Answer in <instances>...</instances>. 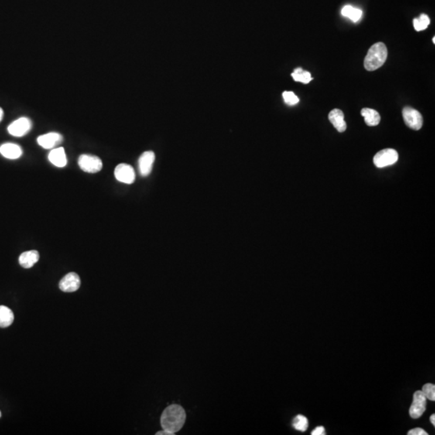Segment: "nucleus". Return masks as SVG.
<instances>
[{
  "label": "nucleus",
  "mask_w": 435,
  "mask_h": 435,
  "mask_svg": "<svg viewBox=\"0 0 435 435\" xmlns=\"http://www.w3.org/2000/svg\"><path fill=\"white\" fill-rule=\"evenodd\" d=\"M186 419V411L181 405H169L162 413L161 425L164 430L173 435L183 427Z\"/></svg>",
  "instance_id": "obj_1"
},
{
  "label": "nucleus",
  "mask_w": 435,
  "mask_h": 435,
  "mask_svg": "<svg viewBox=\"0 0 435 435\" xmlns=\"http://www.w3.org/2000/svg\"><path fill=\"white\" fill-rule=\"evenodd\" d=\"M388 57V49L383 42L374 44L364 59V68L368 71H374L385 64Z\"/></svg>",
  "instance_id": "obj_2"
},
{
  "label": "nucleus",
  "mask_w": 435,
  "mask_h": 435,
  "mask_svg": "<svg viewBox=\"0 0 435 435\" xmlns=\"http://www.w3.org/2000/svg\"><path fill=\"white\" fill-rule=\"evenodd\" d=\"M78 165L86 173H96L103 169V162L98 156L83 154L78 158Z\"/></svg>",
  "instance_id": "obj_3"
},
{
  "label": "nucleus",
  "mask_w": 435,
  "mask_h": 435,
  "mask_svg": "<svg viewBox=\"0 0 435 435\" xmlns=\"http://www.w3.org/2000/svg\"><path fill=\"white\" fill-rule=\"evenodd\" d=\"M398 160V152L392 148H387L375 154L373 158V163L377 168H385L396 163Z\"/></svg>",
  "instance_id": "obj_4"
},
{
  "label": "nucleus",
  "mask_w": 435,
  "mask_h": 435,
  "mask_svg": "<svg viewBox=\"0 0 435 435\" xmlns=\"http://www.w3.org/2000/svg\"><path fill=\"white\" fill-rule=\"evenodd\" d=\"M405 124L413 130H420L423 124V118L419 111L412 107H405L402 111Z\"/></svg>",
  "instance_id": "obj_5"
},
{
  "label": "nucleus",
  "mask_w": 435,
  "mask_h": 435,
  "mask_svg": "<svg viewBox=\"0 0 435 435\" xmlns=\"http://www.w3.org/2000/svg\"><path fill=\"white\" fill-rule=\"evenodd\" d=\"M426 409V398L422 391H417L413 394V403L409 409V415L413 419H419Z\"/></svg>",
  "instance_id": "obj_6"
},
{
  "label": "nucleus",
  "mask_w": 435,
  "mask_h": 435,
  "mask_svg": "<svg viewBox=\"0 0 435 435\" xmlns=\"http://www.w3.org/2000/svg\"><path fill=\"white\" fill-rule=\"evenodd\" d=\"M32 121L26 117L18 118L8 126V131L11 135L16 137L24 136L30 131Z\"/></svg>",
  "instance_id": "obj_7"
},
{
  "label": "nucleus",
  "mask_w": 435,
  "mask_h": 435,
  "mask_svg": "<svg viewBox=\"0 0 435 435\" xmlns=\"http://www.w3.org/2000/svg\"><path fill=\"white\" fill-rule=\"evenodd\" d=\"M114 176L118 182L125 184H132L135 179V171L128 164H120L114 169Z\"/></svg>",
  "instance_id": "obj_8"
},
{
  "label": "nucleus",
  "mask_w": 435,
  "mask_h": 435,
  "mask_svg": "<svg viewBox=\"0 0 435 435\" xmlns=\"http://www.w3.org/2000/svg\"><path fill=\"white\" fill-rule=\"evenodd\" d=\"M81 286V279L76 272H70L66 274L64 278L61 280L59 288L61 290L66 293L75 292Z\"/></svg>",
  "instance_id": "obj_9"
},
{
  "label": "nucleus",
  "mask_w": 435,
  "mask_h": 435,
  "mask_svg": "<svg viewBox=\"0 0 435 435\" xmlns=\"http://www.w3.org/2000/svg\"><path fill=\"white\" fill-rule=\"evenodd\" d=\"M155 162V153L152 151H147L140 156L138 166L140 174L142 176H147L152 172V165Z\"/></svg>",
  "instance_id": "obj_10"
},
{
  "label": "nucleus",
  "mask_w": 435,
  "mask_h": 435,
  "mask_svg": "<svg viewBox=\"0 0 435 435\" xmlns=\"http://www.w3.org/2000/svg\"><path fill=\"white\" fill-rule=\"evenodd\" d=\"M63 141V137L61 134L56 132H50L39 135L37 138L38 145L45 149H52L55 147L61 145Z\"/></svg>",
  "instance_id": "obj_11"
},
{
  "label": "nucleus",
  "mask_w": 435,
  "mask_h": 435,
  "mask_svg": "<svg viewBox=\"0 0 435 435\" xmlns=\"http://www.w3.org/2000/svg\"><path fill=\"white\" fill-rule=\"evenodd\" d=\"M0 153L8 159L15 160L22 156V148L18 145L12 143H7L0 146Z\"/></svg>",
  "instance_id": "obj_12"
},
{
  "label": "nucleus",
  "mask_w": 435,
  "mask_h": 435,
  "mask_svg": "<svg viewBox=\"0 0 435 435\" xmlns=\"http://www.w3.org/2000/svg\"><path fill=\"white\" fill-rule=\"evenodd\" d=\"M330 122L333 124L334 128L337 130L339 132H343L347 129V124L344 121V114L343 111L340 109H334L332 110L328 115Z\"/></svg>",
  "instance_id": "obj_13"
},
{
  "label": "nucleus",
  "mask_w": 435,
  "mask_h": 435,
  "mask_svg": "<svg viewBox=\"0 0 435 435\" xmlns=\"http://www.w3.org/2000/svg\"><path fill=\"white\" fill-rule=\"evenodd\" d=\"M49 160L51 163L58 168H63L67 165V158L64 148H53L49 154Z\"/></svg>",
  "instance_id": "obj_14"
},
{
  "label": "nucleus",
  "mask_w": 435,
  "mask_h": 435,
  "mask_svg": "<svg viewBox=\"0 0 435 435\" xmlns=\"http://www.w3.org/2000/svg\"><path fill=\"white\" fill-rule=\"evenodd\" d=\"M39 259V254L36 250L25 251L19 257V265L25 268H31Z\"/></svg>",
  "instance_id": "obj_15"
},
{
  "label": "nucleus",
  "mask_w": 435,
  "mask_h": 435,
  "mask_svg": "<svg viewBox=\"0 0 435 435\" xmlns=\"http://www.w3.org/2000/svg\"><path fill=\"white\" fill-rule=\"evenodd\" d=\"M361 115L364 116L366 124L370 127L378 125L381 122V115L374 109L364 108L361 111Z\"/></svg>",
  "instance_id": "obj_16"
},
{
  "label": "nucleus",
  "mask_w": 435,
  "mask_h": 435,
  "mask_svg": "<svg viewBox=\"0 0 435 435\" xmlns=\"http://www.w3.org/2000/svg\"><path fill=\"white\" fill-rule=\"evenodd\" d=\"M14 321V313L11 309L5 306H0V328L11 326Z\"/></svg>",
  "instance_id": "obj_17"
},
{
  "label": "nucleus",
  "mask_w": 435,
  "mask_h": 435,
  "mask_svg": "<svg viewBox=\"0 0 435 435\" xmlns=\"http://www.w3.org/2000/svg\"><path fill=\"white\" fill-rule=\"evenodd\" d=\"M342 15L347 17L353 22H358L362 17V11L359 8H354L352 6L347 5L342 9Z\"/></svg>",
  "instance_id": "obj_18"
},
{
  "label": "nucleus",
  "mask_w": 435,
  "mask_h": 435,
  "mask_svg": "<svg viewBox=\"0 0 435 435\" xmlns=\"http://www.w3.org/2000/svg\"><path fill=\"white\" fill-rule=\"evenodd\" d=\"M292 77L294 79L295 82H299V83H303V84H308L313 80V77H311L310 72L303 70L302 68L295 69L294 71L292 73Z\"/></svg>",
  "instance_id": "obj_19"
},
{
  "label": "nucleus",
  "mask_w": 435,
  "mask_h": 435,
  "mask_svg": "<svg viewBox=\"0 0 435 435\" xmlns=\"http://www.w3.org/2000/svg\"><path fill=\"white\" fill-rule=\"evenodd\" d=\"M430 24V19L428 15L422 14L419 18L413 19V26L418 32L425 30Z\"/></svg>",
  "instance_id": "obj_20"
},
{
  "label": "nucleus",
  "mask_w": 435,
  "mask_h": 435,
  "mask_svg": "<svg viewBox=\"0 0 435 435\" xmlns=\"http://www.w3.org/2000/svg\"><path fill=\"white\" fill-rule=\"evenodd\" d=\"M293 426L296 430L305 432L308 429L309 422H308V419H306V417L299 414L293 420Z\"/></svg>",
  "instance_id": "obj_21"
},
{
  "label": "nucleus",
  "mask_w": 435,
  "mask_h": 435,
  "mask_svg": "<svg viewBox=\"0 0 435 435\" xmlns=\"http://www.w3.org/2000/svg\"><path fill=\"white\" fill-rule=\"evenodd\" d=\"M282 96H283L285 104H287V105H296V104L299 103V97L294 93L292 92V91H285L282 94Z\"/></svg>",
  "instance_id": "obj_22"
},
{
  "label": "nucleus",
  "mask_w": 435,
  "mask_h": 435,
  "mask_svg": "<svg viewBox=\"0 0 435 435\" xmlns=\"http://www.w3.org/2000/svg\"><path fill=\"white\" fill-rule=\"evenodd\" d=\"M422 392L426 396V399L435 401V386L433 384H426L422 387Z\"/></svg>",
  "instance_id": "obj_23"
},
{
  "label": "nucleus",
  "mask_w": 435,
  "mask_h": 435,
  "mask_svg": "<svg viewBox=\"0 0 435 435\" xmlns=\"http://www.w3.org/2000/svg\"><path fill=\"white\" fill-rule=\"evenodd\" d=\"M408 435H428L427 432L425 431L422 428H415L408 432Z\"/></svg>",
  "instance_id": "obj_24"
},
{
  "label": "nucleus",
  "mask_w": 435,
  "mask_h": 435,
  "mask_svg": "<svg viewBox=\"0 0 435 435\" xmlns=\"http://www.w3.org/2000/svg\"><path fill=\"white\" fill-rule=\"evenodd\" d=\"M312 435H324L325 429L323 426H318L313 431L311 432Z\"/></svg>",
  "instance_id": "obj_25"
},
{
  "label": "nucleus",
  "mask_w": 435,
  "mask_h": 435,
  "mask_svg": "<svg viewBox=\"0 0 435 435\" xmlns=\"http://www.w3.org/2000/svg\"><path fill=\"white\" fill-rule=\"evenodd\" d=\"M430 422H431L432 424H433V426H434V425H435V414H434V413H433V414H432L431 417H430Z\"/></svg>",
  "instance_id": "obj_26"
},
{
  "label": "nucleus",
  "mask_w": 435,
  "mask_h": 435,
  "mask_svg": "<svg viewBox=\"0 0 435 435\" xmlns=\"http://www.w3.org/2000/svg\"><path fill=\"white\" fill-rule=\"evenodd\" d=\"M3 117H4V111H3V109L0 107V122H1Z\"/></svg>",
  "instance_id": "obj_27"
},
{
  "label": "nucleus",
  "mask_w": 435,
  "mask_h": 435,
  "mask_svg": "<svg viewBox=\"0 0 435 435\" xmlns=\"http://www.w3.org/2000/svg\"><path fill=\"white\" fill-rule=\"evenodd\" d=\"M433 43L435 44V36H433Z\"/></svg>",
  "instance_id": "obj_28"
},
{
  "label": "nucleus",
  "mask_w": 435,
  "mask_h": 435,
  "mask_svg": "<svg viewBox=\"0 0 435 435\" xmlns=\"http://www.w3.org/2000/svg\"><path fill=\"white\" fill-rule=\"evenodd\" d=\"M0 417H1V412H0Z\"/></svg>",
  "instance_id": "obj_29"
}]
</instances>
